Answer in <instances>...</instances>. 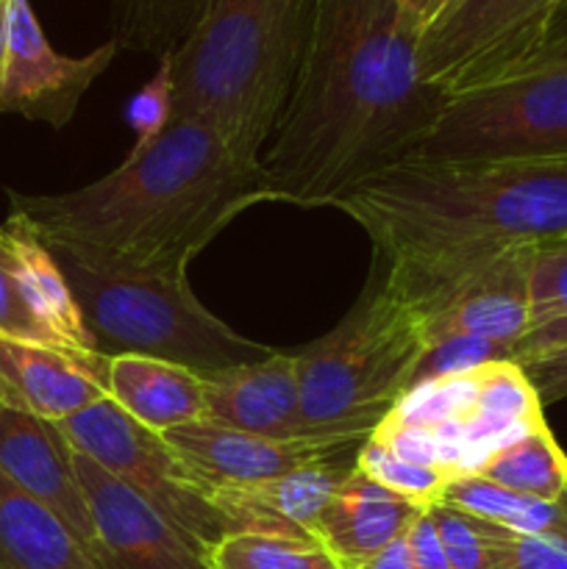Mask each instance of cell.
<instances>
[{
	"label": "cell",
	"mask_w": 567,
	"mask_h": 569,
	"mask_svg": "<svg viewBox=\"0 0 567 569\" xmlns=\"http://www.w3.org/2000/svg\"><path fill=\"white\" fill-rule=\"evenodd\" d=\"M420 31L398 0H315L292 92L259 153L270 200L337 206L417 156L448 103L420 78Z\"/></svg>",
	"instance_id": "obj_1"
},
{
	"label": "cell",
	"mask_w": 567,
	"mask_h": 569,
	"mask_svg": "<svg viewBox=\"0 0 567 569\" xmlns=\"http://www.w3.org/2000/svg\"><path fill=\"white\" fill-rule=\"evenodd\" d=\"M20 220L50 253L94 272L187 276L189 261L242 211L270 200L256 159L217 128L172 120L156 142L76 192H9Z\"/></svg>",
	"instance_id": "obj_2"
},
{
	"label": "cell",
	"mask_w": 567,
	"mask_h": 569,
	"mask_svg": "<svg viewBox=\"0 0 567 569\" xmlns=\"http://www.w3.org/2000/svg\"><path fill=\"white\" fill-rule=\"evenodd\" d=\"M359 222L395 287L420 300L511 248L567 237V153L411 159L337 203Z\"/></svg>",
	"instance_id": "obj_3"
},
{
	"label": "cell",
	"mask_w": 567,
	"mask_h": 569,
	"mask_svg": "<svg viewBox=\"0 0 567 569\" xmlns=\"http://www.w3.org/2000/svg\"><path fill=\"white\" fill-rule=\"evenodd\" d=\"M315 0H215L170 53L172 120H200L259 161L292 92Z\"/></svg>",
	"instance_id": "obj_4"
},
{
	"label": "cell",
	"mask_w": 567,
	"mask_h": 569,
	"mask_svg": "<svg viewBox=\"0 0 567 569\" xmlns=\"http://www.w3.org/2000/svg\"><path fill=\"white\" fill-rule=\"evenodd\" d=\"M426 322L376 256L354 309L295 353L306 437H370L409 392Z\"/></svg>",
	"instance_id": "obj_5"
},
{
	"label": "cell",
	"mask_w": 567,
	"mask_h": 569,
	"mask_svg": "<svg viewBox=\"0 0 567 569\" xmlns=\"http://www.w3.org/2000/svg\"><path fill=\"white\" fill-rule=\"evenodd\" d=\"M83 317L94 353L106 359L142 356L203 376L256 365L276 350L217 320L189 287L187 276L137 278L94 272L56 256Z\"/></svg>",
	"instance_id": "obj_6"
},
{
	"label": "cell",
	"mask_w": 567,
	"mask_h": 569,
	"mask_svg": "<svg viewBox=\"0 0 567 569\" xmlns=\"http://www.w3.org/2000/svg\"><path fill=\"white\" fill-rule=\"evenodd\" d=\"M567 153V31L504 76L448 98L417 159H531Z\"/></svg>",
	"instance_id": "obj_7"
},
{
	"label": "cell",
	"mask_w": 567,
	"mask_h": 569,
	"mask_svg": "<svg viewBox=\"0 0 567 569\" xmlns=\"http://www.w3.org/2000/svg\"><path fill=\"white\" fill-rule=\"evenodd\" d=\"M56 426L76 453H83L133 489L209 556L231 533L222 511L211 503L165 437L126 415L111 398L98 400Z\"/></svg>",
	"instance_id": "obj_8"
},
{
	"label": "cell",
	"mask_w": 567,
	"mask_h": 569,
	"mask_svg": "<svg viewBox=\"0 0 567 569\" xmlns=\"http://www.w3.org/2000/svg\"><path fill=\"white\" fill-rule=\"evenodd\" d=\"M567 0H454L426 22L417 44L420 78L456 98L531 56L556 31Z\"/></svg>",
	"instance_id": "obj_9"
},
{
	"label": "cell",
	"mask_w": 567,
	"mask_h": 569,
	"mask_svg": "<svg viewBox=\"0 0 567 569\" xmlns=\"http://www.w3.org/2000/svg\"><path fill=\"white\" fill-rule=\"evenodd\" d=\"M109 39L92 53L72 59L50 48L28 0H6V56L0 72V114L64 128L87 89L109 70L117 56Z\"/></svg>",
	"instance_id": "obj_10"
},
{
	"label": "cell",
	"mask_w": 567,
	"mask_h": 569,
	"mask_svg": "<svg viewBox=\"0 0 567 569\" xmlns=\"http://www.w3.org/2000/svg\"><path fill=\"white\" fill-rule=\"evenodd\" d=\"M78 483L94 528V559L103 569H215L211 556L178 531L148 500L72 450Z\"/></svg>",
	"instance_id": "obj_11"
},
{
	"label": "cell",
	"mask_w": 567,
	"mask_h": 569,
	"mask_svg": "<svg viewBox=\"0 0 567 569\" xmlns=\"http://www.w3.org/2000/svg\"><path fill=\"white\" fill-rule=\"evenodd\" d=\"M531 259L534 248L504 250L437 292L411 298L426 322V345L481 337L515 348L531 326Z\"/></svg>",
	"instance_id": "obj_12"
},
{
	"label": "cell",
	"mask_w": 567,
	"mask_h": 569,
	"mask_svg": "<svg viewBox=\"0 0 567 569\" xmlns=\"http://www.w3.org/2000/svg\"><path fill=\"white\" fill-rule=\"evenodd\" d=\"M181 456L206 495L222 487H248L328 459L356 456L367 437L270 439L198 420L161 433Z\"/></svg>",
	"instance_id": "obj_13"
},
{
	"label": "cell",
	"mask_w": 567,
	"mask_h": 569,
	"mask_svg": "<svg viewBox=\"0 0 567 569\" xmlns=\"http://www.w3.org/2000/svg\"><path fill=\"white\" fill-rule=\"evenodd\" d=\"M111 359L94 350L0 339V403L61 422L109 398Z\"/></svg>",
	"instance_id": "obj_14"
},
{
	"label": "cell",
	"mask_w": 567,
	"mask_h": 569,
	"mask_svg": "<svg viewBox=\"0 0 567 569\" xmlns=\"http://www.w3.org/2000/svg\"><path fill=\"white\" fill-rule=\"evenodd\" d=\"M0 472L53 511L94 556V528L72 467V448L56 422L0 409Z\"/></svg>",
	"instance_id": "obj_15"
},
{
	"label": "cell",
	"mask_w": 567,
	"mask_h": 569,
	"mask_svg": "<svg viewBox=\"0 0 567 569\" xmlns=\"http://www.w3.org/2000/svg\"><path fill=\"white\" fill-rule=\"evenodd\" d=\"M203 420L270 439L306 437L295 353L203 376Z\"/></svg>",
	"instance_id": "obj_16"
},
{
	"label": "cell",
	"mask_w": 567,
	"mask_h": 569,
	"mask_svg": "<svg viewBox=\"0 0 567 569\" xmlns=\"http://www.w3.org/2000/svg\"><path fill=\"white\" fill-rule=\"evenodd\" d=\"M356 467V456L328 459L281 478L248 487L211 489L209 498L222 511L231 533H284L315 539V522L339 483Z\"/></svg>",
	"instance_id": "obj_17"
},
{
	"label": "cell",
	"mask_w": 567,
	"mask_h": 569,
	"mask_svg": "<svg viewBox=\"0 0 567 569\" xmlns=\"http://www.w3.org/2000/svg\"><path fill=\"white\" fill-rule=\"evenodd\" d=\"M422 511L428 509L400 498L354 467L322 506L311 537L328 550L339 569H359L395 539L406 537Z\"/></svg>",
	"instance_id": "obj_18"
},
{
	"label": "cell",
	"mask_w": 567,
	"mask_h": 569,
	"mask_svg": "<svg viewBox=\"0 0 567 569\" xmlns=\"http://www.w3.org/2000/svg\"><path fill=\"white\" fill-rule=\"evenodd\" d=\"M0 248L14 272L22 303L50 342L56 348L94 350L70 283L53 253L11 214L0 226Z\"/></svg>",
	"instance_id": "obj_19"
},
{
	"label": "cell",
	"mask_w": 567,
	"mask_h": 569,
	"mask_svg": "<svg viewBox=\"0 0 567 569\" xmlns=\"http://www.w3.org/2000/svg\"><path fill=\"white\" fill-rule=\"evenodd\" d=\"M109 398L156 433L206 417L203 381L198 372L142 356L111 359Z\"/></svg>",
	"instance_id": "obj_20"
},
{
	"label": "cell",
	"mask_w": 567,
	"mask_h": 569,
	"mask_svg": "<svg viewBox=\"0 0 567 569\" xmlns=\"http://www.w3.org/2000/svg\"><path fill=\"white\" fill-rule=\"evenodd\" d=\"M0 569H103L70 528L0 472Z\"/></svg>",
	"instance_id": "obj_21"
},
{
	"label": "cell",
	"mask_w": 567,
	"mask_h": 569,
	"mask_svg": "<svg viewBox=\"0 0 567 569\" xmlns=\"http://www.w3.org/2000/svg\"><path fill=\"white\" fill-rule=\"evenodd\" d=\"M442 503L567 550V489L554 500H537L506 492L478 476H465L450 483Z\"/></svg>",
	"instance_id": "obj_22"
},
{
	"label": "cell",
	"mask_w": 567,
	"mask_h": 569,
	"mask_svg": "<svg viewBox=\"0 0 567 569\" xmlns=\"http://www.w3.org/2000/svg\"><path fill=\"white\" fill-rule=\"evenodd\" d=\"M215 0H115L111 39L120 50L170 56L187 42Z\"/></svg>",
	"instance_id": "obj_23"
},
{
	"label": "cell",
	"mask_w": 567,
	"mask_h": 569,
	"mask_svg": "<svg viewBox=\"0 0 567 569\" xmlns=\"http://www.w3.org/2000/svg\"><path fill=\"white\" fill-rule=\"evenodd\" d=\"M476 476L523 498L554 500L567 489V456L543 426L489 456Z\"/></svg>",
	"instance_id": "obj_24"
},
{
	"label": "cell",
	"mask_w": 567,
	"mask_h": 569,
	"mask_svg": "<svg viewBox=\"0 0 567 569\" xmlns=\"http://www.w3.org/2000/svg\"><path fill=\"white\" fill-rule=\"evenodd\" d=\"M215 569H339L317 539L284 533H228L211 550Z\"/></svg>",
	"instance_id": "obj_25"
},
{
	"label": "cell",
	"mask_w": 567,
	"mask_h": 569,
	"mask_svg": "<svg viewBox=\"0 0 567 569\" xmlns=\"http://www.w3.org/2000/svg\"><path fill=\"white\" fill-rule=\"evenodd\" d=\"M428 511H431L450 569H504L511 528L484 520L450 503H437Z\"/></svg>",
	"instance_id": "obj_26"
},
{
	"label": "cell",
	"mask_w": 567,
	"mask_h": 569,
	"mask_svg": "<svg viewBox=\"0 0 567 569\" xmlns=\"http://www.w3.org/2000/svg\"><path fill=\"white\" fill-rule=\"evenodd\" d=\"M515 365L526 372L539 403H559L567 398V317L528 328L515 345Z\"/></svg>",
	"instance_id": "obj_27"
},
{
	"label": "cell",
	"mask_w": 567,
	"mask_h": 569,
	"mask_svg": "<svg viewBox=\"0 0 567 569\" xmlns=\"http://www.w3.org/2000/svg\"><path fill=\"white\" fill-rule=\"evenodd\" d=\"M356 467L361 472H367L370 478H376L378 483H384L387 489H392L400 498L411 500V503L422 506V509H431V506L442 503L445 492L454 481L445 476L442 470H434V467L415 465V461H406L400 456H395L392 450L384 448L378 439L367 437L365 445L356 453Z\"/></svg>",
	"instance_id": "obj_28"
},
{
	"label": "cell",
	"mask_w": 567,
	"mask_h": 569,
	"mask_svg": "<svg viewBox=\"0 0 567 569\" xmlns=\"http://www.w3.org/2000/svg\"><path fill=\"white\" fill-rule=\"evenodd\" d=\"M511 356H515V348L493 342V339H481V337L437 339V342L426 345L420 361H417L415 370H411L409 392L426 381L459 376V372H470V370H478V367L498 365V361H511Z\"/></svg>",
	"instance_id": "obj_29"
},
{
	"label": "cell",
	"mask_w": 567,
	"mask_h": 569,
	"mask_svg": "<svg viewBox=\"0 0 567 569\" xmlns=\"http://www.w3.org/2000/svg\"><path fill=\"white\" fill-rule=\"evenodd\" d=\"M567 317V237L534 248L531 326Z\"/></svg>",
	"instance_id": "obj_30"
},
{
	"label": "cell",
	"mask_w": 567,
	"mask_h": 569,
	"mask_svg": "<svg viewBox=\"0 0 567 569\" xmlns=\"http://www.w3.org/2000/svg\"><path fill=\"white\" fill-rule=\"evenodd\" d=\"M126 122L137 133L133 148L156 142L172 122V64L161 56L153 78L126 103Z\"/></svg>",
	"instance_id": "obj_31"
},
{
	"label": "cell",
	"mask_w": 567,
	"mask_h": 569,
	"mask_svg": "<svg viewBox=\"0 0 567 569\" xmlns=\"http://www.w3.org/2000/svg\"><path fill=\"white\" fill-rule=\"evenodd\" d=\"M0 339L28 345H53L48 339V333L37 326V320L26 309V303H22L14 272H11L3 248H0Z\"/></svg>",
	"instance_id": "obj_32"
},
{
	"label": "cell",
	"mask_w": 567,
	"mask_h": 569,
	"mask_svg": "<svg viewBox=\"0 0 567 569\" xmlns=\"http://www.w3.org/2000/svg\"><path fill=\"white\" fill-rule=\"evenodd\" d=\"M504 569H567V550L526 533H509Z\"/></svg>",
	"instance_id": "obj_33"
},
{
	"label": "cell",
	"mask_w": 567,
	"mask_h": 569,
	"mask_svg": "<svg viewBox=\"0 0 567 569\" xmlns=\"http://www.w3.org/2000/svg\"><path fill=\"white\" fill-rule=\"evenodd\" d=\"M406 542H409L411 561L417 569H450L448 556H445L442 542H439L437 526L431 520V511H422L415 520V526L406 533Z\"/></svg>",
	"instance_id": "obj_34"
},
{
	"label": "cell",
	"mask_w": 567,
	"mask_h": 569,
	"mask_svg": "<svg viewBox=\"0 0 567 569\" xmlns=\"http://www.w3.org/2000/svg\"><path fill=\"white\" fill-rule=\"evenodd\" d=\"M359 569H417V567H415V561H411L409 542H406V537H400V539H395L389 548H384L376 559H370Z\"/></svg>",
	"instance_id": "obj_35"
},
{
	"label": "cell",
	"mask_w": 567,
	"mask_h": 569,
	"mask_svg": "<svg viewBox=\"0 0 567 569\" xmlns=\"http://www.w3.org/2000/svg\"><path fill=\"white\" fill-rule=\"evenodd\" d=\"M400 6H404L406 11H409L411 17H415L420 26H426V17H428V6H431V0H398Z\"/></svg>",
	"instance_id": "obj_36"
},
{
	"label": "cell",
	"mask_w": 567,
	"mask_h": 569,
	"mask_svg": "<svg viewBox=\"0 0 567 569\" xmlns=\"http://www.w3.org/2000/svg\"><path fill=\"white\" fill-rule=\"evenodd\" d=\"M6 56V0H0V72H3Z\"/></svg>",
	"instance_id": "obj_37"
},
{
	"label": "cell",
	"mask_w": 567,
	"mask_h": 569,
	"mask_svg": "<svg viewBox=\"0 0 567 569\" xmlns=\"http://www.w3.org/2000/svg\"><path fill=\"white\" fill-rule=\"evenodd\" d=\"M450 3H454V0H431V6H428V17H426V22H431L434 17H437L439 11L448 9Z\"/></svg>",
	"instance_id": "obj_38"
},
{
	"label": "cell",
	"mask_w": 567,
	"mask_h": 569,
	"mask_svg": "<svg viewBox=\"0 0 567 569\" xmlns=\"http://www.w3.org/2000/svg\"><path fill=\"white\" fill-rule=\"evenodd\" d=\"M0 409H3V403H0Z\"/></svg>",
	"instance_id": "obj_39"
}]
</instances>
